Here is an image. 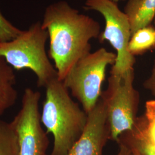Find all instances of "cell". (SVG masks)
<instances>
[{"label": "cell", "mask_w": 155, "mask_h": 155, "mask_svg": "<svg viewBox=\"0 0 155 155\" xmlns=\"http://www.w3.org/2000/svg\"><path fill=\"white\" fill-rule=\"evenodd\" d=\"M41 25L48 33L49 56L63 81L75 63L90 52V41L98 38L100 24L60 1L46 8Z\"/></svg>", "instance_id": "6da1fadb"}, {"label": "cell", "mask_w": 155, "mask_h": 155, "mask_svg": "<svg viewBox=\"0 0 155 155\" xmlns=\"http://www.w3.org/2000/svg\"><path fill=\"white\" fill-rule=\"evenodd\" d=\"M41 121L54 137L50 155H68L86 126L88 114L74 102L63 81L56 78L45 86Z\"/></svg>", "instance_id": "7a4b0ae2"}, {"label": "cell", "mask_w": 155, "mask_h": 155, "mask_svg": "<svg viewBox=\"0 0 155 155\" xmlns=\"http://www.w3.org/2000/svg\"><path fill=\"white\" fill-rule=\"evenodd\" d=\"M48 39V32L43 28L41 22L37 21L15 38L0 42V56L14 70H31L37 78L38 86L45 87L58 78L55 67L46 53Z\"/></svg>", "instance_id": "3957f363"}, {"label": "cell", "mask_w": 155, "mask_h": 155, "mask_svg": "<svg viewBox=\"0 0 155 155\" xmlns=\"http://www.w3.org/2000/svg\"><path fill=\"white\" fill-rule=\"evenodd\" d=\"M116 54L100 48L79 59L63 82L88 114L100 100L107 67L113 65Z\"/></svg>", "instance_id": "277c9868"}, {"label": "cell", "mask_w": 155, "mask_h": 155, "mask_svg": "<svg viewBox=\"0 0 155 155\" xmlns=\"http://www.w3.org/2000/svg\"><path fill=\"white\" fill-rule=\"evenodd\" d=\"M134 71L122 76L110 75L102 100L110 130V140L117 141L122 133L132 129L138 117L139 92L134 88Z\"/></svg>", "instance_id": "5b68a950"}, {"label": "cell", "mask_w": 155, "mask_h": 155, "mask_svg": "<svg viewBox=\"0 0 155 155\" xmlns=\"http://www.w3.org/2000/svg\"><path fill=\"white\" fill-rule=\"evenodd\" d=\"M84 8L98 12L104 17L105 26L98 39L101 43L107 41L116 51V59L110 71V75L122 76L134 71L135 56L128 51L132 36L127 15L117 3L110 0H86Z\"/></svg>", "instance_id": "8992f818"}, {"label": "cell", "mask_w": 155, "mask_h": 155, "mask_svg": "<svg viewBox=\"0 0 155 155\" xmlns=\"http://www.w3.org/2000/svg\"><path fill=\"white\" fill-rule=\"evenodd\" d=\"M41 94L31 88L24 90L21 107L12 122L16 129L20 155H46L50 141L41 125L39 102Z\"/></svg>", "instance_id": "52a82bcc"}, {"label": "cell", "mask_w": 155, "mask_h": 155, "mask_svg": "<svg viewBox=\"0 0 155 155\" xmlns=\"http://www.w3.org/2000/svg\"><path fill=\"white\" fill-rule=\"evenodd\" d=\"M88 114L86 126L68 155H103V150L110 140V130L105 106L100 98Z\"/></svg>", "instance_id": "ba28073f"}, {"label": "cell", "mask_w": 155, "mask_h": 155, "mask_svg": "<svg viewBox=\"0 0 155 155\" xmlns=\"http://www.w3.org/2000/svg\"><path fill=\"white\" fill-rule=\"evenodd\" d=\"M124 12L132 35L139 29L151 25L155 17V0H127Z\"/></svg>", "instance_id": "9c48e42d"}, {"label": "cell", "mask_w": 155, "mask_h": 155, "mask_svg": "<svg viewBox=\"0 0 155 155\" xmlns=\"http://www.w3.org/2000/svg\"><path fill=\"white\" fill-rule=\"evenodd\" d=\"M16 84L14 69L0 56V117L16 102Z\"/></svg>", "instance_id": "30bf717a"}, {"label": "cell", "mask_w": 155, "mask_h": 155, "mask_svg": "<svg viewBox=\"0 0 155 155\" xmlns=\"http://www.w3.org/2000/svg\"><path fill=\"white\" fill-rule=\"evenodd\" d=\"M155 50V29L151 24L140 28L132 34L128 45V51L135 56Z\"/></svg>", "instance_id": "8fae6325"}, {"label": "cell", "mask_w": 155, "mask_h": 155, "mask_svg": "<svg viewBox=\"0 0 155 155\" xmlns=\"http://www.w3.org/2000/svg\"><path fill=\"white\" fill-rule=\"evenodd\" d=\"M133 128L155 147V99L146 102L144 113L137 117Z\"/></svg>", "instance_id": "7c38bea8"}, {"label": "cell", "mask_w": 155, "mask_h": 155, "mask_svg": "<svg viewBox=\"0 0 155 155\" xmlns=\"http://www.w3.org/2000/svg\"><path fill=\"white\" fill-rule=\"evenodd\" d=\"M0 155H20V145L12 121L0 120Z\"/></svg>", "instance_id": "4fadbf2b"}, {"label": "cell", "mask_w": 155, "mask_h": 155, "mask_svg": "<svg viewBox=\"0 0 155 155\" xmlns=\"http://www.w3.org/2000/svg\"><path fill=\"white\" fill-rule=\"evenodd\" d=\"M116 142L126 145L136 155H155V147L133 128L121 134Z\"/></svg>", "instance_id": "5bb4252c"}, {"label": "cell", "mask_w": 155, "mask_h": 155, "mask_svg": "<svg viewBox=\"0 0 155 155\" xmlns=\"http://www.w3.org/2000/svg\"><path fill=\"white\" fill-rule=\"evenodd\" d=\"M22 32L6 19L0 11V42L10 41Z\"/></svg>", "instance_id": "9a60e30c"}, {"label": "cell", "mask_w": 155, "mask_h": 155, "mask_svg": "<svg viewBox=\"0 0 155 155\" xmlns=\"http://www.w3.org/2000/svg\"><path fill=\"white\" fill-rule=\"evenodd\" d=\"M144 88L148 90L155 99V59L153 63L151 73L143 83Z\"/></svg>", "instance_id": "2e32d148"}, {"label": "cell", "mask_w": 155, "mask_h": 155, "mask_svg": "<svg viewBox=\"0 0 155 155\" xmlns=\"http://www.w3.org/2000/svg\"><path fill=\"white\" fill-rule=\"evenodd\" d=\"M119 145V150L117 155H131V150L121 142H117Z\"/></svg>", "instance_id": "e0dca14e"}, {"label": "cell", "mask_w": 155, "mask_h": 155, "mask_svg": "<svg viewBox=\"0 0 155 155\" xmlns=\"http://www.w3.org/2000/svg\"><path fill=\"white\" fill-rule=\"evenodd\" d=\"M110 1H113V2H116V3H118L119 1H124V0H110Z\"/></svg>", "instance_id": "ac0fdd59"}, {"label": "cell", "mask_w": 155, "mask_h": 155, "mask_svg": "<svg viewBox=\"0 0 155 155\" xmlns=\"http://www.w3.org/2000/svg\"><path fill=\"white\" fill-rule=\"evenodd\" d=\"M131 155H136V154H134V153H133V152L131 150Z\"/></svg>", "instance_id": "d6986e66"}, {"label": "cell", "mask_w": 155, "mask_h": 155, "mask_svg": "<svg viewBox=\"0 0 155 155\" xmlns=\"http://www.w3.org/2000/svg\"><path fill=\"white\" fill-rule=\"evenodd\" d=\"M154 28H155V27H154Z\"/></svg>", "instance_id": "ffe728a7"}]
</instances>
